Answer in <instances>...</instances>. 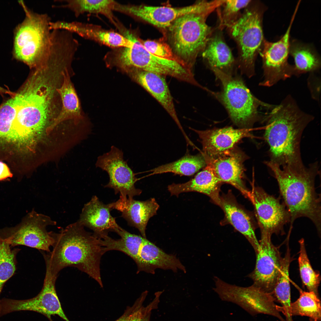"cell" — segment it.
<instances>
[{"label":"cell","mask_w":321,"mask_h":321,"mask_svg":"<svg viewBox=\"0 0 321 321\" xmlns=\"http://www.w3.org/2000/svg\"><path fill=\"white\" fill-rule=\"evenodd\" d=\"M12 176V174L6 164L0 161V180Z\"/></svg>","instance_id":"cell-41"},{"label":"cell","mask_w":321,"mask_h":321,"mask_svg":"<svg viewBox=\"0 0 321 321\" xmlns=\"http://www.w3.org/2000/svg\"><path fill=\"white\" fill-rule=\"evenodd\" d=\"M264 164L276 180L280 193L290 215V228L296 219L305 217L321 232L320 195L316 190V177L319 174L317 162L300 169L281 168L269 160Z\"/></svg>","instance_id":"cell-4"},{"label":"cell","mask_w":321,"mask_h":321,"mask_svg":"<svg viewBox=\"0 0 321 321\" xmlns=\"http://www.w3.org/2000/svg\"><path fill=\"white\" fill-rule=\"evenodd\" d=\"M266 9L259 1L251 0L237 20L226 29L237 45V67L249 77L255 73V61L265 39L262 21Z\"/></svg>","instance_id":"cell-6"},{"label":"cell","mask_w":321,"mask_h":321,"mask_svg":"<svg viewBox=\"0 0 321 321\" xmlns=\"http://www.w3.org/2000/svg\"><path fill=\"white\" fill-rule=\"evenodd\" d=\"M222 31L215 27L201 54L213 72H219L232 75L237 66V61L225 41Z\"/></svg>","instance_id":"cell-21"},{"label":"cell","mask_w":321,"mask_h":321,"mask_svg":"<svg viewBox=\"0 0 321 321\" xmlns=\"http://www.w3.org/2000/svg\"><path fill=\"white\" fill-rule=\"evenodd\" d=\"M287 249L283 258L282 264L273 291V295L281 305L280 309L284 314L291 311L290 287L289 280V269L292 260L291 256L288 240H287Z\"/></svg>","instance_id":"cell-31"},{"label":"cell","mask_w":321,"mask_h":321,"mask_svg":"<svg viewBox=\"0 0 321 321\" xmlns=\"http://www.w3.org/2000/svg\"><path fill=\"white\" fill-rule=\"evenodd\" d=\"M300 296L291 304L292 316L300 315L309 318L311 321L321 320V302L317 295L312 291L300 290Z\"/></svg>","instance_id":"cell-33"},{"label":"cell","mask_w":321,"mask_h":321,"mask_svg":"<svg viewBox=\"0 0 321 321\" xmlns=\"http://www.w3.org/2000/svg\"><path fill=\"white\" fill-rule=\"evenodd\" d=\"M110 203L104 204L96 196L84 204L78 221L84 227L90 229L99 238L108 235L110 232H115L120 227L111 215Z\"/></svg>","instance_id":"cell-18"},{"label":"cell","mask_w":321,"mask_h":321,"mask_svg":"<svg viewBox=\"0 0 321 321\" xmlns=\"http://www.w3.org/2000/svg\"><path fill=\"white\" fill-rule=\"evenodd\" d=\"M206 2L207 0L199 1L192 5L181 7L119 4L117 10L130 14L164 31L177 18L200 10Z\"/></svg>","instance_id":"cell-17"},{"label":"cell","mask_w":321,"mask_h":321,"mask_svg":"<svg viewBox=\"0 0 321 321\" xmlns=\"http://www.w3.org/2000/svg\"><path fill=\"white\" fill-rule=\"evenodd\" d=\"M137 267V273L144 271L155 273L157 268L170 270L176 272L178 270L185 273V266L174 255L167 254L145 238L134 261Z\"/></svg>","instance_id":"cell-23"},{"label":"cell","mask_w":321,"mask_h":321,"mask_svg":"<svg viewBox=\"0 0 321 321\" xmlns=\"http://www.w3.org/2000/svg\"><path fill=\"white\" fill-rule=\"evenodd\" d=\"M21 97V94L19 92L1 104L0 108V141L9 142Z\"/></svg>","instance_id":"cell-37"},{"label":"cell","mask_w":321,"mask_h":321,"mask_svg":"<svg viewBox=\"0 0 321 321\" xmlns=\"http://www.w3.org/2000/svg\"><path fill=\"white\" fill-rule=\"evenodd\" d=\"M218 204L223 210L228 222L245 236L256 252L259 248V243L255 234L254 225L249 216L228 196L220 197Z\"/></svg>","instance_id":"cell-27"},{"label":"cell","mask_w":321,"mask_h":321,"mask_svg":"<svg viewBox=\"0 0 321 321\" xmlns=\"http://www.w3.org/2000/svg\"><path fill=\"white\" fill-rule=\"evenodd\" d=\"M162 292V291L156 292L152 301L145 306L143 305L141 306L131 316L129 321H150L151 311L158 308Z\"/></svg>","instance_id":"cell-39"},{"label":"cell","mask_w":321,"mask_h":321,"mask_svg":"<svg viewBox=\"0 0 321 321\" xmlns=\"http://www.w3.org/2000/svg\"><path fill=\"white\" fill-rule=\"evenodd\" d=\"M214 73L222 85L221 92L216 96L236 125L245 128L252 125L259 118V106H273L255 97L240 78L220 72Z\"/></svg>","instance_id":"cell-8"},{"label":"cell","mask_w":321,"mask_h":321,"mask_svg":"<svg viewBox=\"0 0 321 321\" xmlns=\"http://www.w3.org/2000/svg\"><path fill=\"white\" fill-rule=\"evenodd\" d=\"M12 248L0 236V311L1 293L5 283L15 274L16 269L17 255L20 250L18 248Z\"/></svg>","instance_id":"cell-34"},{"label":"cell","mask_w":321,"mask_h":321,"mask_svg":"<svg viewBox=\"0 0 321 321\" xmlns=\"http://www.w3.org/2000/svg\"><path fill=\"white\" fill-rule=\"evenodd\" d=\"M62 7L68 8L74 13L76 17L85 12L103 14L115 22L112 11L116 4L111 0H66Z\"/></svg>","instance_id":"cell-32"},{"label":"cell","mask_w":321,"mask_h":321,"mask_svg":"<svg viewBox=\"0 0 321 321\" xmlns=\"http://www.w3.org/2000/svg\"><path fill=\"white\" fill-rule=\"evenodd\" d=\"M124 36L133 42L129 47L122 48L115 54L114 61L126 71L136 69L147 70L156 62L158 57L150 53L142 42L129 31H125Z\"/></svg>","instance_id":"cell-24"},{"label":"cell","mask_w":321,"mask_h":321,"mask_svg":"<svg viewBox=\"0 0 321 321\" xmlns=\"http://www.w3.org/2000/svg\"><path fill=\"white\" fill-rule=\"evenodd\" d=\"M0 94H7L10 95L12 97L14 96L15 95L16 93L13 92L9 90L0 86Z\"/></svg>","instance_id":"cell-42"},{"label":"cell","mask_w":321,"mask_h":321,"mask_svg":"<svg viewBox=\"0 0 321 321\" xmlns=\"http://www.w3.org/2000/svg\"><path fill=\"white\" fill-rule=\"evenodd\" d=\"M300 245L298 262L301 278L303 283L309 291H312L318 296V288L320 281L318 271L312 268L308 257L304 240L299 241Z\"/></svg>","instance_id":"cell-35"},{"label":"cell","mask_w":321,"mask_h":321,"mask_svg":"<svg viewBox=\"0 0 321 321\" xmlns=\"http://www.w3.org/2000/svg\"><path fill=\"white\" fill-rule=\"evenodd\" d=\"M206 163L202 153L187 154L174 162L161 165L150 171V175L172 173L181 176H191L205 166Z\"/></svg>","instance_id":"cell-30"},{"label":"cell","mask_w":321,"mask_h":321,"mask_svg":"<svg viewBox=\"0 0 321 321\" xmlns=\"http://www.w3.org/2000/svg\"><path fill=\"white\" fill-rule=\"evenodd\" d=\"M142 42L146 49L153 55L160 58L179 62L170 45L164 40H147Z\"/></svg>","instance_id":"cell-38"},{"label":"cell","mask_w":321,"mask_h":321,"mask_svg":"<svg viewBox=\"0 0 321 321\" xmlns=\"http://www.w3.org/2000/svg\"><path fill=\"white\" fill-rule=\"evenodd\" d=\"M298 8L296 7L285 34L278 41L270 42L264 40L259 53L262 59L263 79L260 85L271 86L281 80L295 75L294 65L288 62L290 32Z\"/></svg>","instance_id":"cell-10"},{"label":"cell","mask_w":321,"mask_h":321,"mask_svg":"<svg viewBox=\"0 0 321 321\" xmlns=\"http://www.w3.org/2000/svg\"><path fill=\"white\" fill-rule=\"evenodd\" d=\"M141 300L137 299L131 306H127L123 314L115 321H129L131 316L142 305Z\"/></svg>","instance_id":"cell-40"},{"label":"cell","mask_w":321,"mask_h":321,"mask_svg":"<svg viewBox=\"0 0 321 321\" xmlns=\"http://www.w3.org/2000/svg\"><path fill=\"white\" fill-rule=\"evenodd\" d=\"M21 3L26 17L15 30L13 54L16 59L34 69L41 62L48 49L51 21L47 14L32 11Z\"/></svg>","instance_id":"cell-7"},{"label":"cell","mask_w":321,"mask_h":321,"mask_svg":"<svg viewBox=\"0 0 321 321\" xmlns=\"http://www.w3.org/2000/svg\"><path fill=\"white\" fill-rule=\"evenodd\" d=\"M289 54L294 60L296 75L314 72L320 67V57L311 45L296 40H290Z\"/></svg>","instance_id":"cell-29"},{"label":"cell","mask_w":321,"mask_h":321,"mask_svg":"<svg viewBox=\"0 0 321 321\" xmlns=\"http://www.w3.org/2000/svg\"><path fill=\"white\" fill-rule=\"evenodd\" d=\"M56 224L50 217L33 210L18 229L0 236L12 247L24 246L48 252L55 239L54 232H48L46 228Z\"/></svg>","instance_id":"cell-13"},{"label":"cell","mask_w":321,"mask_h":321,"mask_svg":"<svg viewBox=\"0 0 321 321\" xmlns=\"http://www.w3.org/2000/svg\"><path fill=\"white\" fill-rule=\"evenodd\" d=\"M58 78L46 71H34L19 91L21 98L10 138L17 144L32 143L55 112Z\"/></svg>","instance_id":"cell-3"},{"label":"cell","mask_w":321,"mask_h":321,"mask_svg":"<svg viewBox=\"0 0 321 321\" xmlns=\"http://www.w3.org/2000/svg\"><path fill=\"white\" fill-rule=\"evenodd\" d=\"M95 165L109 175V182L104 187L113 189L120 197L132 199L141 193L142 191L135 187L138 180L135 174L124 160L122 150L117 147L112 146L109 152L98 157Z\"/></svg>","instance_id":"cell-14"},{"label":"cell","mask_w":321,"mask_h":321,"mask_svg":"<svg viewBox=\"0 0 321 321\" xmlns=\"http://www.w3.org/2000/svg\"><path fill=\"white\" fill-rule=\"evenodd\" d=\"M251 193L250 200L254 206L261 238H271L273 234L284 235V226L291 220L284 203L259 187H254Z\"/></svg>","instance_id":"cell-12"},{"label":"cell","mask_w":321,"mask_h":321,"mask_svg":"<svg viewBox=\"0 0 321 321\" xmlns=\"http://www.w3.org/2000/svg\"><path fill=\"white\" fill-rule=\"evenodd\" d=\"M213 290L222 301L235 304L252 316L264 314L286 321L276 309L273 295L253 284L242 287L227 283L214 278Z\"/></svg>","instance_id":"cell-9"},{"label":"cell","mask_w":321,"mask_h":321,"mask_svg":"<svg viewBox=\"0 0 321 321\" xmlns=\"http://www.w3.org/2000/svg\"><path fill=\"white\" fill-rule=\"evenodd\" d=\"M222 1H207L202 8L179 17L164 31L177 59L191 70L215 29L207 24V19Z\"/></svg>","instance_id":"cell-5"},{"label":"cell","mask_w":321,"mask_h":321,"mask_svg":"<svg viewBox=\"0 0 321 321\" xmlns=\"http://www.w3.org/2000/svg\"><path fill=\"white\" fill-rule=\"evenodd\" d=\"M54 29H63L75 33L85 38L97 41L113 47H129L133 42L118 33L95 29L90 25L79 22L59 21L53 22Z\"/></svg>","instance_id":"cell-25"},{"label":"cell","mask_w":321,"mask_h":321,"mask_svg":"<svg viewBox=\"0 0 321 321\" xmlns=\"http://www.w3.org/2000/svg\"><path fill=\"white\" fill-rule=\"evenodd\" d=\"M70 65L66 67L62 72V82L56 89L62 100V108L55 123L70 118H78L81 117L79 100L72 83L69 72Z\"/></svg>","instance_id":"cell-28"},{"label":"cell","mask_w":321,"mask_h":321,"mask_svg":"<svg viewBox=\"0 0 321 321\" xmlns=\"http://www.w3.org/2000/svg\"><path fill=\"white\" fill-rule=\"evenodd\" d=\"M264 118V137L269 148V160L281 168H303L301 139L314 117L301 109L293 98L288 95L267 113Z\"/></svg>","instance_id":"cell-1"},{"label":"cell","mask_w":321,"mask_h":321,"mask_svg":"<svg viewBox=\"0 0 321 321\" xmlns=\"http://www.w3.org/2000/svg\"><path fill=\"white\" fill-rule=\"evenodd\" d=\"M202 154L206 165L221 182L231 185L250 199L251 191L247 189L243 180L245 158L242 152L233 148L212 156Z\"/></svg>","instance_id":"cell-16"},{"label":"cell","mask_w":321,"mask_h":321,"mask_svg":"<svg viewBox=\"0 0 321 321\" xmlns=\"http://www.w3.org/2000/svg\"><path fill=\"white\" fill-rule=\"evenodd\" d=\"M1 105H0V108H1Z\"/></svg>","instance_id":"cell-43"},{"label":"cell","mask_w":321,"mask_h":321,"mask_svg":"<svg viewBox=\"0 0 321 321\" xmlns=\"http://www.w3.org/2000/svg\"><path fill=\"white\" fill-rule=\"evenodd\" d=\"M55 242L50 252H42L46 271L57 277L68 267L77 268L95 280L103 287L100 262L105 253L101 239L86 231L78 221L54 232Z\"/></svg>","instance_id":"cell-2"},{"label":"cell","mask_w":321,"mask_h":321,"mask_svg":"<svg viewBox=\"0 0 321 321\" xmlns=\"http://www.w3.org/2000/svg\"><path fill=\"white\" fill-rule=\"evenodd\" d=\"M221 182L210 167L206 165L192 179L183 183H173L168 186V189L171 195L176 196L189 192L202 193L208 196L218 204L220 197L218 188Z\"/></svg>","instance_id":"cell-26"},{"label":"cell","mask_w":321,"mask_h":321,"mask_svg":"<svg viewBox=\"0 0 321 321\" xmlns=\"http://www.w3.org/2000/svg\"><path fill=\"white\" fill-rule=\"evenodd\" d=\"M110 204L112 210L121 212V216L128 225L137 229L142 236L146 238L145 232L148 222L156 214L159 207L155 198L141 201L120 197L117 201Z\"/></svg>","instance_id":"cell-22"},{"label":"cell","mask_w":321,"mask_h":321,"mask_svg":"<svg viewBox=\"0 0 321 321\" xmlns=\"http://www.w3.org/2000/svg\"><path fill=\"white\" fill-rule=\"evenodd\" d=\"M251 1L223 0L221 4L216 10L218 17L216 27L223 30L230 26L241 15V10L245 8Z\"/></svg>","instance_id":"cell-36"},{"label":"cell","mask_w":321,"mask_h":321,"mask_svg":"<svg viewBox=\"0 0 321 321\" xmlns=\"http://www.w3.org/2000/svg\"><path fill=\"white\" fill-rule=\"evenodd\" d=\"M198 135L204 155L213 156L231 149L242 139L252 136V129L232 127L199 130L190 128Z\"/></svg>","instance_id":"cell-19"},{"label":"cell","mask_w":321,"mask_h":321,"mask_svg":"<svg viewBox=\"0 0 321 321\" xmlns=\"http://www.w3.org/2000/svg\"><path fill=\"white\" fill-rule=\"evenodd\" d=\"M137 83L155 98L174 121L184 136L186 134L177 116L172 97L164 76L133 69L127 71Z\"/></svg>","instance_id":"cell-20"},{"label":"cell","mask_w":321,"mask_h":321,"mask_svg":"<svg viewBox=\"0 0 321 321\" xmlns=\"http://www.w3.org/2000/svg\"><path fill=\"white\" fill-rule=\"evenodd\" d=\"M259 243L255 252V267L248 276L253 281V285L273 295L283 258L278 248L272 243L271 238H261Z\"/></svg>","instance_id":"cell-15"},{"label":"cell","mask_w":321,"mask_h":321,"mask_svg":"<svg viewBox=\"0 0 321 321\" xmlns=\"http://www.w3.org/2000/svg\"><path fill=\"white\" fill-rule=\"evenodd\" d=\"M57 277L46 271L42 288L35 296L28 299H1L0 317L15 312H37L53 321L51 316L56 315L65 321H70L62 307L57 294L55 283Z\"/></svg>","instance_id":"cell-11"}]
</instances>
